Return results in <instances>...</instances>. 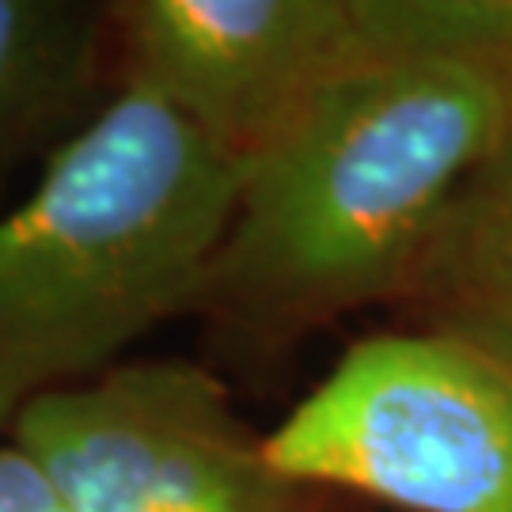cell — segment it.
I'll return each mask as SVG.
<instances>
[{
    "label": "cell",
    "instance_id": "52a82bcc",
    "mask_svg": "<svg viewBox=\"0 0 512 512\" xmlns=\"http://www.w3.org/2000/svg\"><path fill=\"white\" fill-rule=\"evenodd\" d=\"M110 99L107 0H0V190Z\"/></svg>",
    "mask_w": 512,
    "mask_h": 512
},
{
    "label": "cell",
    "instance_id": "8992f818",
    "mask_svg": "<svg viewBox=\"0 0 512 512\" xmlns=\"http://www.w3.org/2000/svg\"><path fill=\"white\" fill-rule=\"evenodd\" d=\"M395 308L406 327L448 334L512 372V92Z\"/></svg>",
    "mask_w": 512,
    "mask_h": 512
},
{
    "label": "cell",
    "instance_id": "6da1fadb",
    "mask_svg": "<svg viewBox=\"0 0 512 512\" xmlns=\"http://www.w3.org/2000/svg\"><path fill=\"white\" fill-rule=\"evenodd\" d=\"M512 69L357 54L239 167L190 308L205 365L266 372L342 315L395 308L463 175L494 141Z\"/></svg>",
    "mask_w": 512,
    "mask_h": 512
},
{
    "label": "cell",
    "instance_id": "7a4b0ae2",
    "mask_svg": "<svg viewBox=\"0 0 512 512\" xmlns=\"http://www.w3.org/2000/svg\"><path fill=\"white\" fill-rule=\"evenodd\" d=\"M236 186L224 152L133 92L42 160L31 194L0 213V440L190 319Z\"/></svg>",
    "mask_w": 512,
    "mask_h": 512
},
{
    "label": "cell",
    "instance_id": "3957f363",
    "mask_svg": "<svg viewBox=\"0 0 512 512\" xmlns=\"http://www.w3.org/2000/svg\"><path fill=\"white\" fill-rule=\"evenodd\" d=\"M262 456L289 482L403 512H512V372L437 330L368 334Z\"/></svg>",
    "mask_w": 512,
    "mask_h": 512
},
{
    "label": "cell",
    "instance_id": "ba28073f",
    "mask_svg": "<svg viewBox=\"0 0 512 512\" xmlns=\"http://www.w3.org/2000/svg\"><path fill=\"white\" fill-rule=\"evenodd\" d=\"M0 512H73L46 467L12 437L0 440Z\"/></svg>",
    "mask_w": 512,
    "mask_h": 512
},
{
    "label": "cell",
    "instance_id": "5b68a950",
    "mask_svg": "<svg viewBox=\"0 0 512 512\" xmlns=\"http://www.w3.org/2000/svg\"><path fill=\"white\" fill-rule=\"evenodd\" d=\"M114 95L183 118L243 167L357 57L353 0H107Z\"/></svg>",
    "mask_w": 512,
    "mask_h": 512
},
{
    "label": "cell",
    "instance_id": "277c9868",
    "mask_svg": "<svg viewBox=\"0 0 512 512\" xmlns=\"http://www.w3.org/2000/svg\"><path fill=\"white\" fill-rule=\"evenodd\" d=\"M73 512H338L262 456L205 361H122L12 429Z\"/></svg>",
    "mask_w": 512,
    "mask_h": 512
}]
</instances>
